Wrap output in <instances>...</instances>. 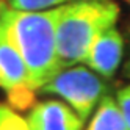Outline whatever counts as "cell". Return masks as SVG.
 <instances>
[{
    "mask_svg": "<svg viewBox=\"0 0 130 130\" xmlns=\"http://www.w3.org/2000/svg\"><path fill=\"white\" fill-rule=\"evenodd\" d=\"M5 6H6V2H5V0H0V16H2V13H3V10H5Z\"/></svg>",
    "mask_w": 130,
    "mask_h": 130,
    "instance_id": "7c38bea8",
    "label": "cell"
},
{
    "mask_svg": "<svg viewBox=\"0 0 130 130\" xmlns=\"http://www.w3.org/2000/svg\"><path fill=\"white\" fill-rule=\"evenodd\" d=\"M27 122L30 130H82V118L58 100H45L35 105Z\"/></svg>",
    "mask_w": 130,
    "mask_h": 130,
    "instance_id": "5b68a950",
    "label": "cell"
},
{
    "mask_svg": "<svg viewBox=\"0 0 130 130\" xmlns=\"http://www.w3.org/2000/svg\"><path fill=\"white\" fill-rule=\"evenodd\" d=\"M0 88H3L6 92L21 88H31L27 64L16 45L10 41L2 25H0Z\"/></svg>",
    "mask_w": 130,
    "mask_h": 130,
    "instance_id": "8992f818",
    "label": "cell"
},
{
    "mask_svg": "<svg viewBox=\"0 0 130 130\" xmlns=\"http://www.w3.org/2000/svg\"><path fill=\"white\" fill-rule=\"evenodd\" d=\"M118 105L121 108V113L124 116V121L127 124V128L130 130V85L121 88L116 94Z\"/></svg>",
    "mask_w": 130,
    "mask_h": 130,
    "instance_id": "8fae6325",
    "label": "cell"
},
{
    "mask_svg": "<svg viewBox=\"0 0 130 130\" xmlns=\"http://www.w3.org/2000/svg\"><path fill=\"white\" fill-rule=\"evenodd\" d=\"M128 2H130V0H128Z\"/></svg>",
    "mask_w": 130,
    "mask_h": 130,
    "instance_id": "5bb4252c",
    "label": "cell"
},
{
    "mask_svg": "<svg viewBox=\"0 0 130 130\" xmlns=\"http://www.w3.org/2000/svg\"><path fill=\"white\" fill-rule=\"evenodd\" d=\"M119 6L111 0H78L61 6L57 24V47L61 68L83 63L96 38L111 28Z\"/></svg>",
    "mask_w": 130,
    "mask_h": 130,
    "instance_id": "7a4b0ae2",
    "label": "cell"
},
{
    "mask_svg": "<svg viewBox=\"0 0 130 130\" xmlns=\"http://www.w3.org/2000/svg\"><path fill=\"white\" fill-rule=\"evenodd\" d=\"M127 74L130 75V63H128V66H127Z\"/></svg>",
    "mask_w": 130,
    "mask_h": 130,
    "instance_id": "4fadbf2b",
    "label": "cell"
},
{
    "mask_svg": "<svg viewBox=\"0 0 130 130\" xmlns=\"http://www.w3.org/2000/svg\"><path fill=\"white\" fill-rule=\"evenodd\" d=\"M33 91L31 88H21L8 92V100H10V105L17 108V110H27L31 104H33Z\"/></svg>",
    "mask_w": 130,
    "mask_h": 130,
    "instance_id": "30bf717a",
    "label": "cell"
},
{
    "mask_svg": "<svg viewBox=\"0 0 130 130\" xmlns=\"http://www.w3.org/2000/svg\"><path fill=\"white\" fill-rule=\"evenodd\" d=\"M86 130H128L121 108L113 97H102Z\"/></svg>",
    "mask_w": 130,
    "mask_h": 130,
    "instance_id": "52a82bcc",
    "label": "cell"
},
{
    "mask_svg": "<svg viewBox=\"0 0 130 130\" xmlns=\"http://www.w3.org/2000/svg\"><path fill=\"white\" fill-rule=\"evenodd\" d=\"M8 6L16 11H44L69 0H5Z\"/></svg>",
    "mask_w": 130,
    "mask_h": 130,
    "instance_id": "ba28073f",
    "label": "cell"
},
{
    "mask_svg": "<svg viewBox=\"0 0 130 130\" xmlns=\"http://www.w3.org/2000/svg\"><path fill=\"white\" fill-rule=\"evenodd\" d=\"M41 91L63 97L82 121H86L94 107L105 96L107 85L94 72L77 66L58 72L41 88Z\"/></svg>",
    "mask_w": 130,
    "mask_h": 130,
    "instance_id": "3957f363",
    "label": "cell"
},
{
    "mask_svg": "<svg viewBox=\"0 0 130 130\" xmlns=\"http://www.w3.org/2000/svg\"><path fill=\"white\" fill-rule=\"evenodd\" d=\"M122 53L124 39L115 27H111L96 38L83 63H86L92 71L100 74L102 77L110 78L115 75L119 63L122 60Z\"/></svg>",
    "mask_w": 130,
    "mask_h": 130,
    "instance_id": "277c9868",
    "label": "cell"
},
{
    "mask_svg": "<svg viewBox=\"0 0 130 130\" xmlns=\"http://www.w3.org/2000/svg\"><path fill=\"white\" fill-rule=\"evenodd\" d=\"M0 130H30V125L14 110L0 105Z\"/></svg>",
    "mask_w": 130,
    "mask_h": 130,
    "instance_id": "9c48e42d",
    "label": "cell"
},
{
    "mask_svg": "<svg viewBox=\"0 0 130 130\" xmlns=\"http://www.w3.org/2000/svg\"><path fill=\"white\" fill-rule=\"evenodd\" d=\"M60 14L61 6L47 11H16L5 6L0 16V25L27 64L33 89H41L63 71L57 47Z\"/></svg>",
    "mask_w": 130,
    "mask_h": 130,
    "instance_id": "6da1fadb",
    "label": "cell"
}]
</instances>
